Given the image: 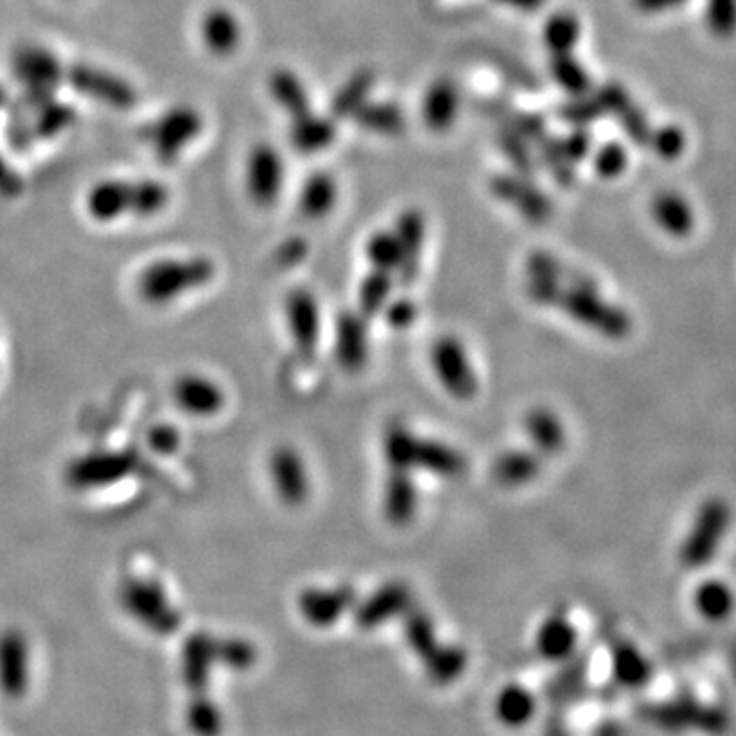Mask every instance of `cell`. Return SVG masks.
Masks as SVG:
<instances>
[{
    "mask_svg": "<svg viewBox=\"0 0 736 736\" xmlns=\"http://www.w3.org/2000/svg\"><path fill=\"white\" fill-rule=\"evenodd\" d=\"M15 187H17V178L13 176V172L9 171V166L0 158V189L13 190Z\"/></svg>",
    "mask_w": 736,
    "mask_h": 736,
    "instance_id": "cell-56",
    "label": "cell"
},
{
    "mask_svg": "<svg viewBox=\"0 0 736 736\" xmlns=\"http://www.w3.org/2000/svg\"><path fill=\"white\" fill-rule=\"evenodd\" d=\"M334 139H336V125L327 117L313 115L309 111L308 115L292 120L291 144L299 154H320L332 146Z\"/></svg>",
    "mask_w": 736,
    "mask_h": 736,
    "instance_id": "cell-28",
    "label": "cell"
},
{
    "mask_svg": "<svg viewBox=\"0 0 736 736\" xmlns=\"http://www.w3.org/2000/svg\"><path fill=\"white\" fill-rule=\"evenodd\" d=\"M171 397L178 411L197 420L220 415L227 403L222 385L201 373H183L174 378Z\"/></svg>",
    "mask_w": 736,
    "mask_h": 736,
    "instance_id": "cell-10",
    "label": "cell"
},
{
    "mask_svg": "<svg viewBox=\"0 0 736 736\" xmlns=\"http://www.w3.org/2000/svg\"><path fill=\"white\" fill-rule=\"evenodd\" d=\"M554 308L563 309L577 324L612 340H622L633 332L631 315L624 309L601 299L596 283L583 274H571L569 283L557 297Z\"/></svg>",
    "mask_w": 736,
    "mask_h": 736,
    "instance_id": "cell-2",
    "label": "cell"
},
{
    "mask_svg": "<svg viewBox=\"0 0 736 736\" xmlns=\"http://www.w3.org/2000/svg\"><path fill=\"white\" fill-rule=\"evenodd\" d=\"M285 315L295 346L305 354L313 352L322 336V313L317 299L309 291L297 289L287 297Z\"/></svg>",
    "mask_w": 736,
    "mask_h": 736,
    "instance_id": "cell-18",
    "label": "cell"
},
{
    "mask_svg": "<svg viewBox=\"0 0 736 736\" xmlns=\"http://www.w3.org/2000/svg\"><path fill=\"white\" fill-rule=\"evenodd\" d=\"M600 113V99H585V97H577V99L563 104V109H561V117L569 123H575V125H585V123L596 120Z\"/></svg>",
    "mask_w": 736,
    "mask_h": 736,
    "instance_id": "cell-49",
    "label": "cell"
},
{
    "mask_svg": "<svg viewBox=\"0 0 736 736\" xmlns=\"http://www.w3.org/2000/svg\"><path fill=\"white\" fill-rule=\"evenodd\" d=\"M395 238L399 241L401 248V266H399V278L403 285L413 283L420 271V258H422V246L426 238V222L424 215L417 209H408L399 215L395 223Z\"/></svg>",
    "mask_w": 736,
    "mask_h": 736,
    "instance_id": "cell-20",
    "label": "cell"
},
{
    "mask_svg": "<svg viewBox=\"0 0 736 736\" xmlns=\"http://www.w3.org/2000/svg\"><path fill=\"white\" fill-rule=\"evenodd\" d=\"M385 320L394 329H408L417 317V308L411 299H397L385 308Z\"/></svg>",
    "mask_w": 736,
    "mask_h": 736,
    "instance_id": "cell-53",
    "label": "cell"
},
{
    "mask_svg": "<svg viewBox=\"0 0 736 736\" xmlns=\"http://www.w3.org/2000/svg\"><path fill=\"white\" fill-rule=\"evenodd\" d=\"M201 39L205 43L207 52L217 58H227L240 48V21L229 9L213 7L201 21Z\"/></svg>",
    "mask_w": 736,
    "mask_h": 736,
    "instance_id": "cell-22",
    "label": "cell"
},
{
    "mask_svg": "<svg viewBox=\"0 0 736 736\" xmlns=\"http://www.w3.org/2000/svg\"><path fill=\"white\" fill-rule=\"evenodd\" d=\"M524 429L532 446L540 454H559L566 445V432L561 417L548 408H534L524 417Z\"/></svg>",
    "mask_w": 736,
    "mask_h": 736,
    "instance_id": "cell-26",
    "label": "cell"
},
{
    "mask_svg": "<svg viewBox=\"0 0 736 736\" xmlns=\"http://www.w3.org/2000/svg\"><path fill=\"white\" fill-rule=\"evenodd\" d=\"M354 120L362 129L378 136H399L406 129V115L395 103H366Z\"/></svg>",
    "mask_w": 736,
    "mask_h": 736,
    "instance_id": "cell-36",
    "label": "cell"
},
{
    "mask_svg": "<svg viewBox=\"0 0 736 736\" xmlns=\"http://www.w3.org/2000/svg\"><path fill=\"white\" fill-rule=\"evenodd\" d=\"M579 35H582L579 18L569 11H559V13H552L545 23L542 41L550 55L573 53V48L579 41Z\"/></svg>",
    "mask_w": 736,
    "mask_h": 736,
    "instance_id": "cell-37",
    "label": "cell"
},
{
    "mask_svg": "<svg viewBox=\"0 0 736 736\" xmlns=\"http://www.w3.org/2000/svg\"><path fill=\"white\" fill-rule=\"evenodd\" d=\"M68 83L74 90L86 95L111 109L127 111L137 103L136 90L127 80L107 70L92 68L88 64H78L66 72Z\"/></svg>",
    "mask_w": 736,
    "mask_h": 736,
    "instance_id": "cell-11",
    "label": "cell"
},
{
    "mask_svg": "<svg viewBox=\"0 0 736 736\" xmlns=\"http://www.w3.org/2000/svg\"><path fill=\"white\" fill-rule=\"evenodd\" d=\"M420 438L411 429L394 424L385 432L383 452L394 473H411L415 469V452Z\"/></svg>",
    "mask_w": 736,
    "mask_h": 736,
    "instance_id": "cell-34",
    "label": "cell"
},
{
    "mask_svg": "<svg viewBox=\"0 0 736 736\" xmlns=\"http://www.w3.org/2000/svg\"><path fill=\"white\" fill-rule=\"evenodd\" d=\"M540 146V155L542 162L547 166V171L552 174V178L561 185V187H571L573 178H575V171H573V162L566 158L563 144L559 139L552 137H542L540 141H536Z\"/></svg>",
    "mask_w": 736,
    "mask_h": 736,
    "instance_id": "cell-44",
    "label": "cell"
},
{
    "mask_svg": "<svg viewBox=\"0 0 736 736\" xmlns=\"http://www.w3.org/2000/svg\"><path fill=\"white\" fill-rule=\"evenodd\" d=\"M489 189L496 195V199L514 207L526 222L545 223L552 215L550 199L524 176L496 174L489 183Z\"/></svg>",
    "mask_w": 736,
    "mask_h": 736,
    "instance_id": "cell-14",
    "label": "cell"
},
{
    "mask_svg": "<svg viewBox=\"0 0 736 736\" xmlns=\"http://www.w3.org/2000/svg\"><path fill=\"white\" fill-rule=\"evenodd\" d=\"M415 469H424L442 479H459L466 473V459L463 452H459L452 446L420 438L415 452Z\"/></svg>",
    "mask_w": 736,
    "mask_h": 736,
    "instance_id": "cell-27",
    "label": "cell"
},
{
    "mask_svg": "<svg viewBox=\"0 0 736 736\" xmlns=\"http://www.w3.org/2000/svg\"><path fill=\"white\" fill-rule=\"evenodd\" d=\"M86 211L97 223L120 222L134 217L136 211V180L107 178L97 183L86 195Z\"/></svg>",
    "mask_w": 736,
    "mask_h": 736,
    "instance_id": "cell-15",
    "label": "cell"
},
{
    "mask_svg": "<svg viewBox=\"0 0 736 736\" xmlns=\"http://www.w3.org/2000/svg\"><path fill=\"white\" fill-rule=\"evenodd\" d=\"M411 591L403 583H387L381 587L377 594H373L369 600L359 606L357 620L359 626L371 628L383 624L387 618L399 616L410 608Z\"/></svg>",
    "mask_w": 736,
    "mask_h": 736,
    "instance_id": "cell-24",
    "label": "cell"
},
{
    "mask_svg": "<svg viewBox=\"0 0 736 736\" xmlns=\"http://www.w3.org/2000/svg\"><path fill=\"white\" fill-rule=\"evenodd\" d=\"M254 651L241 640H220L209 634H192L183 649V679L199 696L209 677V668L217 661L234 668H248Z\"/></svg>",
    "mask_w": 736,
    "mask_h": 736,
    "instance_id": "cell-4",
    "label": "cell"
},
{
    "mask_svg": "<svg viewBox=\"0 0 736 736\" xmlns=\"http://www.w3.org/2000/svg\"><path fill=\"white\" fill-rule=\"evenodd\" d=\"M39 115L35 121L34 132L37 136L53 137L60 132L68 129L70 125L76 120V111L70 104L58 103V101H48L43 107L37 109Z\"/></svg>",
    "mask_w": 736,
    "mask_h": 736,
    "instance_id": "cell-46",
    "label": "cell"
},
{
    "mask_svg": "<svg viewBox=\"0 0 736 736\" xmlns=\"http://www.w3.org/2000/svg\"><path fill=\"white\" fill-rule=\"evenodd\" d=\"M203 132V117L192 107L180 104L166 111L152 123L148 139L154 146V152L162 162L171 164L185 152L190 141H195Z\"/></svg>",
    "mask_w": 736,
    "mask_h": 736,
    "instance_id": "cell-9",
    "label": "cell"
},
{
    "mask_svg": "<svg viewBox=\"0 0 736 736\" xmlns=\"http://www.w3.org/2000/svg\"><path fill=\"white\" fill-rule=\"evenodd\" d=\"M375 86V72L373 70H359L352 74L342 88L336 92L334 103H332V115L334 117H354L364 104L369 103V95Z\"/></svg>",
    "mask_w": 736,
    "mask_h": 736,
    "instance_id": "cell-33",
    "label": "cell"
},
{
    "mask_svg": "<svg viewBox=\"0 0 736 736\" xmlns=\"http://www.w3.org/2000/svg\"><path fill=\"white\" fill-rule=\"evenodd\" d=\"M217 266L207 257H166L146 264L136 278L137 297L150 308H166L213 283Z\"/></svg>",
    "mask_w": 736,
    "mask_h": 736,
    "instance_id": "cell-1",
    "label": "cell"
},
{
    "mask_svg": "<svg viewBox=\"0 0 736 736\" xmlns=\"http://www.w3.org/2000/svg\"><path fill=\"white\" fill-rule=\"evenodd\" d=\"M117 600L121 610L150 633L172 634L180 626V612L174 608L164 585L155 579L125 577Z\"/></svg>",
    "mask_w": 736,
    "mask_h": 736,
    "instance_id": "cell-3",
    "label": "cell"
},
{
    "mask_svg": "<svg viewBox=\"0 0 736 736\" xmlns=\"http://www.w3.org/2000/svg\"><path fill=\"white\" fill-rule=\"evenodd\" d=\"M694 606L700 616L710 622H724L733 616L736 596L733 587L722 579H706L696 587Z\"/></svg>",
    "mask_w": 736,
    "mask_h": 736,
    "instance_id": "cell-30",
    "label": "cell"
},
{
    "mask_svg": "<svg viewBox=\"0 0 736 736\" xmlns=\"http://www.w3.org/2000/svg\"><path fill=\"white\" fill-rule=\"evenodd\" d=\"M383 512L389 524L406 526L417 512V487L410 473H391L385 483Z\"/></svg>",
    "mask_w": 736,
    "mask_h": 736,
    "instance_id": "cell-25",
    "label": "cell"
},
{
    "mask_svg": "<svg viewBox=\"0 0 736 736\" xmlns=\"http://www.w3.org/2000/svg\"><path fill=\"white\" fill-rule=\"evenodd\" d=\"M32 654L27 634L18 628L0 633V694L9 700H18L27 694L32 682Z\"/></svg>",
    "mask_w": 736,
    "mask_h": 736,
    "instance_id": "cell-12",
    "label": "cell"
},
{
    "mask_svg": "<svg viewBox=\"0 0 736 736\" xmlns=\"http://www.w3.org/2000/svg\"><path fill=\"white\" fill-rule=\"evenodd\" d=\"M497 2H501V4H506V7H512V9H515V11L534 13V11L542 9L547 0H497Z\"/></svg>",
    "mask_w": 736,
    "mask_h": 736,
    "instance_id": "cell-55",
    "label": "cell"
},
{
    "mask_svg": "<svg viewBox=\"0 0 736 736\" xmlns=\"http://www.w3.org/2000/svg\"><path fill=\"white\" fill-rule=\"evenodd\" d=\"M338 201V187L336 180L326 172L311 174L301 195H299V211L308 220H322L334 209Z\"/></svg>",
    "mask_w": 736,
    "mask_h": 736,
    "instance_id": "cell-31",
    "label": "cell"
},
{
    "mask_svg": "<svg viewBox=\"0 0 736 736\" xmlns=\"http://www.w3.org/2000/svg\"><path fill=\"white\" fill-rule=\"evenodd\" d=\"M136 469L137 457L134 452L101 448L70 461L64 471V481L74 491H97L132 477Z\"/></svg>",
    "mask_w": 736,
    "mask_h": 736,
    "instance_id": "cell-5",
    "label": "cell"
},
{
    "mask_svg": "<svg viewBox=\"0 0 736 736\" xmlns=\"http://www.w3.org/2000/svg\"><path fill=\"white\" fill-rule=\"evenodd\" d=\"M187 722L190 731L197 736L222 735V714L215 708V703L209 702L203 694L192 698L187 710Z\"/></svg>",
    "mask_w": 736,
    "mask_h": 736,
    "instance_id": "cell-43",
    "label": "cell"
},
{
    "mask_svg": "<svg viewBox=\"0 0 736 736\" xmlns=\"http://www.w3.org/2000/svg\"><path fill=\"white\" fill-rule=\"evenodd\" d=\"M461 109V90L454 80L438 78L429 85L422 101V120L432 132L442 134L457 117Z\"/></svg>",
    "mask_w": 736,
    "mask_h": 736,
    "instance_id": "cell-21",
    "label": "cell"
},
{
    "mask_svg": "<svg viewBox=\"0 0 736 736\" xmlns=\"http://www.w3.org/2000/svg\"><path fill=\"white\" fill-rule=\"evenodd\" d=\"M180 432L172 428L171 424H158L148 432V446L154 450L155 454L169 457L174 454L180 448Z\"/></svg>",
    "mask_w": 736,
    "mask_h": 736,
    "instance_id": "cell-51",
    "label": "cell"
},
{
    "mask_svg": "<svg viewBox=\"0 0 736 736\" xmlns=\"http://www.w3.org/2000/svg\"><path fill=\"white\" fill-rule=\"evenodd\" d=\"M336 360L348 373H359L369 360V329L359 311H344L336 320L334 334Z\"/></svg>",
    "mask_w": 736,
    "mask_h": 736,
    "instance_id": "cell-17",
    "label": "cell"
},
{
    "mask_svg": "<svg viewBox=\"0 0 736 736\" xmlns=\"http://www.w3.org/2000/svg\"><path fill=\"white\" fill-rule=\"evenodd\" d=\"M499 148L503 155L514 164L515 171L520 176L524 178H531L534 171H536V164H534V155H532L531 148H528V139L515 134L514 129H501L499 132Z\"/></svg>",
    "mask_w": 736,
    "mask_h": 736,
    "instance_id": "cell-45",
    "label": "cell"
},
{
    "mask_svg": "<svg viewBox=\"0 0 736 736\" xmlns=\"http://www.w3.org/2000/svg\"><path fill=\"white\" fill-rule=\"evenodd\" d=\"M526 273L532 280H554L563 285L571 278V271H566L565 264L548 252H532L526 262Z\"/></svg>",
    "mask_w": 736,
    "mask_h": 736,
    "instance_id": "cell-48",
    "label": "cell"
},
{
    "mask_svg": "<svg viewBox=\"0 0 736 736\" xmlns=\"http://www.w3.org/2000/svg\"><path fill=\"white\" fill-rule=\"evenodd\" d=\"M366 258L373 269L381 273L394 274L401 266V248L394 232H378L366 241Z\"/></svg>",
    "mask_w": 736,
    "mask_h": 736,
    "instance_id": "cell-42",
    "label": "cell"
},
{
    "mask_svg": "<svg viewBox=\"0 0 736 736\" xmlns=\"http://www.w3.org/2000/svg\"><path fill=\"white\" fill-rule=\"evenodd\" d=\"M534 702H532L528 691L517 689V687H508L499 700H497V714L506 724H524L531 719Z\"/></svg>",
    "mask_w": 736,
    "mask_h": 736,
    "instance_id": "cell-47",
    "label": "cell"
},
{
    "mask_svg": "<svg viewBox=\"0 0 736 736\" xmlns=\"http://www.w3.org/2000/svg\"><path fill=\"white\" fill-rule=\"evenodd\" d=\"M561 144H563V150H565L566 158L575 164V162H579L585 155L589 154L591 137H589L587 132H583V129H575V132H571Z\"/></svg>",
    "mask_w": 736,
    "mask_h": 736,
    "instance_id": "cell-54",
    "label": "cell"
},
{
    "mask_svg": "<svg viewBox=\"0 0 736 736\" xmlns=\"http://www.w3.org/2000/svg\"><path fill=\"white\" fill-rule=\"evenodd\" d=\"M508 127L528 141H540L547 136V123L540 115H532V113H514Z\"/></svg>",
    "mask_w": 736,
    "mask_h": 736,
    "instance_id": "cell-52",
    "label": "cell"
},
{
    "mask_svg": "<svg viewBox=\"0 0 736 736\" xmlns=\"http://www.w3.org/2000/svg\"><path fill=\"white\" fill-rule=\"evenodd\" d=\"M652 220L671 238H685L691 234L694 215L677 195H659L652 201Z\"/></svg>",
    "mask_w": 736,
    "mask_h": 736,
    "instance_id": "cell-35",
    "label": "cell"
},
{
    "mask_svg": "<svg viewBox=\"0 0 736 736\" xmlns=\"http://www.w3.org/2000/svg\"><path fill=\"white\" fill-rule=\"evenodd\" d=\"M432 369L440 385L459 401H471L479 391V381L471 366L469 354L461 340L454 336H442L432 346L429 352Z\"/></svg>",
    "mask_w": 736,
    "mask_h": 736,
    "instance_id": "cell-8",
    "label": "cell"
},
{
    "mask_svg": "<svg viewBox=\"0 0 736 736\" xmlns=\"http://www.w3.org/2000/svg\"><path fill=\"white\" fill-rule=\"evenodd\" d=\"M274 491L287 506H301L309 497V477L301 454L291 446L274 448L269 461Z\"/></svg>",
    "mask_w": 736,
    "mask_h": 736,
    "instance_id": "cell-16",
    "label": "cell"
},
{
    "mask_svg": "<svg viewBox=\"0 0 736 736\" xmlns=\"http://www.w3.org/2000/svg\"><path fill=\"white\" fill-rule=\"evenodd\" d=\"M614 673L618 682L624 685H643L651 677V668L647 659L631 645H618L614 651Z\"/></svg>",
    "mask_w": 736,
    "mask_h": 736,
    "instance_id": "cell-41",
    "label": "cell"
},
{
    "mask_svg": "<svg viewBox=\"0 0 736 736\" xmlns=\"http://www.w3.org/2000/svg\"><path fill=\"white\" fill-rule=\"evenodd\" d=\"M13 74L25 86V99L39 109L53 99V90L66 78L62 62L50 50L39 46H21L13 53Z\"/></svg>",
    "mask_w": 736,
    "mask_h": 736,
    "instance_id": "cell-6",
    "label": "cell"
},
{
    "mask_svg": "<svg viewBox=\"0 0 736 736\" xmlns=\"http://www.w3.org/2000/svg\"><path fill=\"white\" fill-rule=\"evenodd\" d=\"M394 291V276L389 273L373 271L362 278L359 287V313L364 320L377 317L389 305Z\"/></svg>",
    "mask_w": 736,
    "mask_h": 736,
    "instance_id": "cell-38",
    "label": "cell"
},
{
    "mask_svg": "<svg viewBox=\"0 0 736 736\" xmlns=\"http://www.w3.org/2000/svg\"><path fill=\"white\" fill-rule=\"evenodd\" d=\"M285 185V162L269 144H258L248 155L246 189L258 207H271Z\"/></svg>",
    "mask_w": 736,
    "mask_h": 736,
    "instance_id": "cell-13",
    "label": "cell"
},
{
    "mask_svg": "<svg viewBox=\"0 0 736 736\" xmlns=\"http://www.w3.org/2000/svg\"><path fill=\"white\" fill-rule=\"evenodd\" d=\"M352 603H354V591L350 587H338L329 591L308 589L299 598V610L303 616L308 618L309 624L327 626L342 616Z\"/></svg>",
    "mask_w": 736,
    "mask_h": 736,
    "instance_id": "cell-23",
    "label": "cell"
},
{
    "mask_svg": "<svg viewBox=\"0 0 736 736\" xmlns=\"http://www.w3.org/2000/svg\"><path fill=\"white\" fill-rule=\"evenodd\" d=\"M550 76L571 97H583L591 85L589 74L582 64L573 58V53H559L550 58Z\"/></svg>",
    "mask_w": 736,
    "mask_h": 736,
    "instance_id": "cell-39",
    "label": "cell"
},
{
    "mask_svg": "<svg viewBox=\"0 0 736 736\" xmlns=\"http://www.w3.org/2000/svg\"><path fill=\"white\" fill-rule=\"evenodd\" d=\"M269 88L273 95L274 103L278 104L280 109H285L291 120H297L301 115H308L309 97L308 90L303 83L299 80V76L291 72V70H274L269 80Z\"/></svg>",
    "mask_w": 736,
    "mask_h": 736,
    "instance_id": "cell-32",
    "label": "cell"
},
{
    "mask_svg": "<svg viewBox=\"0 0 736 736\" xmlns=\"http://www.w3.org/2000/svg\"><path fill=\"white\" fill-rule=\"evenodd\" d=\"M2 103H4V90L0 88V107H2Z\"/></svg>",
    "mask_w": 736,
    "mask_h": 736,
    "instance_id": "cell-57",
    "label": "cell"
},
{
    "mask_svg": "<svg viewBox=\"0 0 736 736\" xmlns=\"http://www.w3.org/2000/svg\"><path fill=\"white\" fill-rule=\"evenodd\" d=\"M575 647V631L563 616L548 618L538 631V649L550 659L563 657Z\"/></svg>",
    "mask_w": 736,
    "mask_h": 736,
    "instance_id": "cell-40",
    "label": "cell"
},
{
    "mask_svg": "<svg viewBox=\"0 0 736 736\" xmlns=\"http://www.w3.org/2000/svg\"><path fill=\"white\" fill-rule=\"evenodd\" d=\"M731 526V508L722 499H708L698 510L694 526L685 538L682 547V563L687 566L708 565L716 550H719L722 538L726 536Z\"/></svg>",
    "mask_w": 736,
    "mask_h": 736,
    "instance_id": "cell-7",
    "label": "cell"
},
{
    "mask_svg": "<svg viewBox=\"0 0 736 736\" xmlns=\"http://www.w3.org/2000/svg\"><path fill=\"white\" fill-rule=\"evenodd\" d=\"M594 166L603 178H614L626 169V152L618 144H608L596 154Z\"/></svg>",
    "mask_w": 736,
    "mask_h": 736,
    "instance_id": "cell-50",
    "label": "cell"
},
{
    "mask_svg": "<svg viewBox=\"0 0 736 736\" xmlns=\"http://www.w3.org/2000/svg\"><path fill=\"white\" fill-rule=\"evenodd\" d=\"M542 463L536 452L531 450H508L501 452L494 463V479L503 487L528 485L540 475Z\"/></svg>",
    "mask_w": 736,
    "mask_h": 736,
    "instance_id": "cell-29",
    "label": "cell"
},
{
    "mask_svg": "<svg viewBox=\"0 0 736 736\" xmlns=\"http://www.w3.org/2000/svg\"><path fill=\"white\" fill-rule=\"evenodd\" d=\"M649 719L665 728H698V731L714 733V735L726 728V716L720 710L696 702L657 706L649 712Z\"/></svg>",
    "mask_w": 736,
    "mask_h": 736,
    "instance_id": "cell-19",
    "label": "cell"
}]
</instances>
